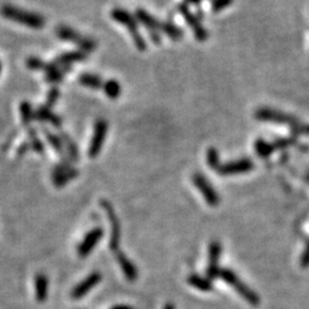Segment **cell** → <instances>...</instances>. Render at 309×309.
<instances>
[{
	"instance_id": "6",
	"label": "cell",
	"mask_w": 309,
	"mask_h": 309,
	"mask_svg": "<svg viewBox=\"0 0 309 309\" xmlns=\"http://www.w3.org/2000/svg\"><path fill=\"white\" fill-rule=\"evenodd\" d=\"M109 130V124L104 118L96 119L94 124V131L93 135H92V140L90 146H88L87 154L91 158H95L100 155L102 150V147L106 141V136Z\"/></svg>"
},
{
	"instance_id": "30",
	"label": "cell",
	"mask_w": 309,
	"mask_h": 309,
	"mask_svg": "<svg viewBox=\"0 0 309 309\" xmlns=\"http://www.w3.org/2000/svg\"><path fill=\"white\" fill-rule=\"evenodd\" d=\"M254 148L256 154H258L261 158H267L269 157L271 154H274V147H272L271 142H268L263 139H258L254 143Z\"/></svg>"
},
{
	"instance_id": "40",
	"label": "cell",
	"mask_w": 309,
	"mask_h": 309,
	"mask_svg": "<svg viewBox=\"0 0 309 309\" xmlns=\"http://www.w3.org/2000/svg\"><path fill=\"white\" fill-rule=\"evenodd\" d=\"M164 309H175V307H174V304H173V303L167 302V303L165 304V307H164Z\"/></svg>"
},
{
	"instance_id": "15",
	"label": "cell",
	"mask_w": 309,
	"mask_h": 309,
	"mask_svg": "<svg viewBox=\"0 0 309 309\" xmlns=\"http://www.w3.org/2000/svg\"><path fill=\"white\" fill-rule=\"evenodd\" d=\"M103 237V228L96 227L92 229L87 235L84 237L83 242L79 244L77 247V253L80 258H85L93 251V248L98 245L100 240Z\"/></svg>"
},
{
	"instance_id": "3",
	"label": "cell",
	"mask_w": 309,
	"mask_h": 309,
	"mask_svg": "<svg viewBox=\"0 0 309 309\" xmlns=\"http://www.w3.org/2000/svg\"><path fill=\"white\" fill-rule=\"evenodd\" d=\"M219 278H221L223 282L229 284L234 290L238 292V294L242 296L243 299H245L252 306H258L260 303V298L259 295L256 294V292L248 287L246 284L238 277V275L235 274L231 269L223 268V269L220 270Z\"/></svg>"
},
{
	"instance_id": "4",
	"label": "cell",
	"mask_w": 309,
	"mask_h": 309,
	"mask_svg": "<svg viewBox=\"0 0 309 309\" xmlns=\"http://www.w3.org/2000/svg\"><path fill=\"white\" fill-rule=\"evenodd\" d=\"M55 34L60 40L75 44L76 46L80 48V51L85 52L87 54L91 53V52H94L96 47H98V43L93 38L86 37V36L79 34L78 31H76L70 27L59 26L56 28Z\"/></svg>"
},
{
	"instance_id": "23",
	"label": "cell",
	"mask_w": 309,
	"mask_h": 309,
	"mask_svg": "<svg viewBox=\"0 0 309 309\" xmlns=\"http://www.w3.org/2000/svg\"><path fill=\"white\" fill-rule=\"evenodd\" d=\"M78 82L80 83V85L91 88V90H101L104 84L103 79L99 75L88 74V72L79 75Z\"/></svg>"
},
{
	"instance_id": "35",
	"label": "cell",
	"mask_w": 309,
	"mask_h": 309,
	"mask_svg": "<svg viewBox=\"0 0 309 309\" xmlns=\"http://www.w3.org/2000/svg\"><path fill=\"white\" fill-rule=\"evenodd\" d=\"M292 132L299 135H309V124L299 122L295 126L292 127Z\"/></svg>"
},
{
	"instance_id": "16",
	"label": "cell",
	"mask_w": 309,
	"mask_h": 309,
	"mask_svg": "<svg viewBox=\"0 0 309 309\" xmlns=\"http://www.w3.org/2000/svg\"><path fill=\"white\" fill-rule=\"evenodd\" d=\"M35 120L39 123H50L56 128H60L62 126V118L54 114L51 108H48L45 104L39 106L37 109L35 110Z\"/></svg>"
},
{
	"instance_id": "36",
	"label": "cell",
	"mask_w": 309,
	"mask_h": 309,
	"mask_svg": "<svg viewBox=\"0 0 309 309\" xmlns=\"http://www.w3.org/2000/svg\"><path fill=\"white\" fill-rule=\"evenodd\" d=\"M300 264H301L302 268H306L309 266V242L306 247H304L301 258H300Z\"/></svg>"
},
{
	"instance_id": "7",
	"label": "cell",
	"mask_w": 309,
	"mask_h": 309,
	"mask_svg": "<svg viewBox=\"0 0 309 309\" xmlns=\"http://www.w3.org/2000/svg\"><path fill=\"white\" fill-rule=\"evenodd\" d=\"M135 19L146 28L150 36L151 42L155 45H159L162 43V36H160L162 34L160 32V22L162 21H158L157 19H155L154 16L150 15L147 11L142 10V8H138L135 11Z\"/></svg>"
},
{
	"instance_id": "29",
	"label": "cell",
	"mask_w": 309,
	"mask_h": 309,
	"mask_svg": "<svg viewBox=\"0 0 309 309\" xmlns=\"http://www.w3.org/2000/svg\"><path fill=\"white\" fill-rule=\"evenodd\" d=\"M28 138H29V143L32 151L37 152V154H43V152L45 151V147H44L42 140L39 139L36 128H28Z\"/></svg>"
},
{
	"instance_id": "41",
	"label": "cell",
	"mask_w": 309,
	"mask_h": 309,
	"mask_svg": "<svg viewBox=\"0 0 309 309\" xmlns=\"http://www.w3.org/2000/svg\"><path fill=\"white\" fill-rule=\"evenodd\" d=\"M306 179H307V181L309 182V171H307V173H306Z\"/></svg>"
},
{
	"instance_id": "12",
	"label": "cell",
	"mask_w": 309,
	"mask_h": 309,
	"mask_svg": "<svg viewBox=\"0 0 309 309\" xmlns=\"http://www.w3.org/2000/svg\"><path fill=\"white\" fill-rule=\"evenodd\" d=\"M254 168V164L251 159L242 158L238 160H232V162L221 164L216 172L220 175H234L247 173Z\"/></svg>"
},
{
	"instance_id": "10",
	"label": "cell",
	"mask_w": 309,
	"mask_h": 309,
	"mask_svg": "<svg viewBox=\"0 0 309 309\" xmlns=\"http://www.w3.org/2000/svg\"><path fill=\"white\" fill-rule=\"evenodd\" d=\"M192 182H194L195 187L200 191V194L205 199L207 205L212 207L218 206L220 204V196L216 190L212 187L211 182L205 178V175L202 173H195L192 175Z\"/></svg>"
},
{
	"instance_id": "11",
	"label": "cell",
	"mask_w": 309,
	"mask_h": 309,
	"mask_svg": "<svg viewBox=\"0 0 309 309\" xmlns=\"http://www.w3.org/2000/svg\"><path fill=\"white\" fill-rule=\"evenodd\" d=\"M101 206L106 212V214L111 222V236H110V243L109 247L112 252H117L119 250V243H120V223L119 219L116 212L112 207L111 203L108 200H101Z\"/></svg>"
},
{
	"instance_id": "17",
	"label": "cell",
	"mask_w": 309,
	"mask_h": 309,
	"mask_svg": "<svg viewBox=\"0 0 309 309\" xmlns=\"http://www.w3.org/2000/svg\"><path fill=\"white\" fill-rule=\"evenodd\" d=\"M116 259H117L119 266L122 268L123 274L125 275V278L128 282H135L138 279L139 271L136 266H134V263L119 250L116 252Z\"/></svg>"
},
{
	"instance_id": "42",
	"label": "cell",
	"mask_w": 309,
	"mask_h": 309,
	"mask_svg": "<svg viewBox=\"0 0 309 309\" xmlns=\"http://www.w3.org/2000/svg\"><path fill=\"white\" fill-rule=\"evenodd\" d=\"M2 69H3V67H2V62H0V74H2Z\"/></svg>"
},
{
	"instance_id": "28",
	"label": "cell",
	"mask_w": 309,
	"mask_h": 309,
	"mask_svg": "<svg viewBox=\"0 0 309 309\" xmlns=\"http://www.w3.org/2000/svg\"><path fill=\"white\" fill-rule=\"evenodd\" d=\"M102 90L104 92V94L111 100L118 99L120 94H122V86H120L118 80L115 79H109L107 80V82H104Z\"/></svg>"
},
{
	"instance_id": "37",
	"label": "cell",
	"mask_w": 309,
	"mask_h": 309,
	"mask_svg": "<svg viewBox=\"0 0 309 309\" xmlns=\"http://www.w3.org/2000/svg\"><path fill=\"white\" fill-rule=\"evenodd\" d=\"M29 150H31V147H30V143H29V141H26V142H23L21 146L19 147V149H18V156L19 157H22L23 155H26L28 151Z\"/></svg>"
},
{
	"instance_id": "19",
	"label": "cell",
	"mask_w": 309,
	"mask_h": 309,
	"mask_svg": "<svg viewBox=\"0 0 309 309\" xmlns=\"http://www.w3.org/2000/svg\"><path fill=\"white\" fill-rule=\"evenodd\" d=\"M60 136H61L63 146H64V150H66V156L67 158L69 160L70 163H76L78 162L79 159V152H78V148L77 144L75 143L74 139L71 138V136L66 133V132H60Z\"/></svg>"
},
{
	"instance_id": "39",
	"label": "cell",
	"mask_w": 309,
	"mask_h": 309,
	"mask_svg": "<svg viewBox=\"0 0 309 309\" xmlns=\"http://www.w3.org/2000/svg\"><path fill=\"white\" fill-rule=\"evenodd\" d=\"M202 0H184V4H190V5H197Z\"/></svg>"
},
{
	"instance_id": "18",
	"label": "cell",
	"mask_w": 309,
	"mask_h": 309,
	"mask_svg": "<svg viewBox=\"0 0 309 309\" xmlns=\"http://www.w3.org/2000/svg\"><path fill=\"white\" fill-rule=\"evenodd\" d=\"M87 60V53L83 51H71V52H66V53L60 54L58 58L54 60V63L59 67H66V66H71L74 63L77 62H83Z\"/></svg>"
},
{
	"instance_id": "24",
	"label": "cell",
	"mask_w": 309,
	"mask_h": 309,
	"mask_svg": "<svg viewBox=\"0 0 309 309\" xmlns=\"http://www.w3.org/2000/svg\"><path fill=\"white\" fill-rule=\"evenodd\" d=\"M43 134L45 135L48 144H50L61 157H66V150H64V146L60 134L53 133V132H51L48 128H43Z\"/></svg>"
},
{
	"instance_id": "20",
	"label": "cell",
	"mask_w": 309,
	"mask_h": 309,
	"mask_svg": "<svg viewBox=\"0 0 309 309\" xmlns=\"http://www.w3.org/2000/svg\"><path fill=\"white\" fill-rule=\"evenodd\" d=\"M36 299L38 302H45L48 295V278L46 275L38 274L35 279Z\"/></svg>"
},
{
	"instance_id": "25",
	"label": "cell",
	"mask_w": 309,
	"mask_h": 309,
	"mask_svg": "<svg viewBox=\"0 0 309 309\" xmlns=\"http://www.w3.org/2000/svg\"><path fill=\"white\" fill-rule=\"evenodd\" d=\"M160 32H163L164 35H166L168 38L173 42H179L183 37V30L180 29L178 26H175L174 23L163 21L160 22Z\"/></svg>"
},
{
	"instance_id": "38",
	"label": "cell",
	"mask_w": 309,
	"mask_h": 309,
	"mask_svg": "<svg viewBox=\"0 0 309 309\" xmlns=\"http://www.w3.org/2000/svg\"><path fill=\"white\" fill-rule=\"evenodd\" d=\"M111 309H134L130 306H126V304H117V306L112 307Z\"/></svg>"
},
{
	"instance_id": "34",
	"label": "cell",
	"mask_w": 309,
	"mask_h": 309,
	"mask_svg": "<svg viewBox=\"0 0 309 309\" xmlns=\"http://www.w3.org/2000/svg\"><path fill=\"white\" fill-rule=\"evenodd\" d=\"M234 0H212V10L215 13L223 11L224 8L229 7Z\"/></svg>"
},
{
	"instance_id": "8",
	"label": "cell",
	"mask_w": 309,
	"mask_h": 309,
	"mask_svg": "<svg viewBox=\"0 0 309 309\" xmlns=\"http://www.w3.org/2000/svg\"><path fill=\"white\" fill-rule=\"evenodd\" d=\"M178 12L183 16L184 21L187 22L188 26L191 28L192 32H194L195 38L200 43L205 42V40L208 38V32L206 31L205 28H204L202 22H200V20L197 18V15H195L189 10V7H188L187 4H184V3L179 4Z\"/></svg>"
},
{
	"instance_id": "1",
	"label": "cell",
	"mask_w": 309,
	"mask_h": 309,
	"mask_svg": "<svg viewBox=\"0 0 309 309\" xmlns=\"http://www.w3.org/2000/svg\"><path fill=\"white\" fill-rule=\"evenodd\" d=\"M0 14L3 18L10 20L12 22L19 23L21 26L31 28V29H42L46 24L45 18L40 14L22 10V8L10 5V4H5L0 7Z\"/></svg>"
},
{
	"instance_id": "22",
	"label": "cell",
	"mask_w": 309,
	"mask_h": 309,
	"mask_svg": "<svg viewBox=\"0 0 309 309\" xmlns=\"http://www.w3.org/2000/svg\"><path fill=\"white\" fill-rule=\"evenodd\" d=\"M187 282L189 285L197 288L199 291L203 292L213 291V283H212V280L210 278L203 277V276H199L197 274H191L188 276Z\"/></svg>"
},
{
	"instance_id": "33",
	"label": "cell",
	"mask_w": 309,
	"mask_h": 309,
	"mask_svg": "<svg viewBox=\"0 0 309 309\" xmlns=\"http://www.w3.org/2000/svg\"><path fill=\"white\" fill-rule=\"evenodd\" d=\"M59 98H60V90H59V87L53 86L50 91H48L45 106H47L48 108H53L55 106V103L58 102Z\"/></svg>"
},
{
	"instance_id": "26",
	"label": "cell",
	"mask_w": 309,
	"mask_h": 309,
	"mask_svg": "<svg viewBox=\"0 0 309 309\" xmlns=\"http://www.w3.org/2000/svg\"><path fill=\"white\" fill-rule=\"evenodd\" d=\"M70 71H72L71 66L58 67L56 69L47 72L45 75V82L48 84H52V85H56V84L61 83L64 77H66V75L69 74Z\"/></svg>"
},
{
	"instance_id": "21",
	"label": "cell",
	"mask_w": 309,
	"mask_h": 309,
	"mask_svg": "<svg viewBox=\"0 0 309 309\" xmlns=\"http://www.w3.org/2000/svg\"><path fill=\"white\" fill-rule=\"evenodd\" d=\"M26 64L30 70L45 71V74L56 69V68L59 67V66H56L54 62L43 61L42 59L37 58V56H30V58H28L27 61H26Z\"/></svg>"
},
{
	"instance_id": "9",
	"label": "cell",
	"mask_w": 309,
	"mask_h": 309,
	"mask_svg": "<svg viewBox=\"0 0 309 309\" xmlns=\"http://www.w3.org/2000/svg\"><path fill=\"white\" fill-rule=\"evenodd\" d=\"M71 164L68 159H64L62 163L56 165L54 171L52 172V181L56 188H62L69 183L72 180H75L79 175V172L71 166Z\"/></svg>"
},
{
	"instance_id": "5",
	"label": "cell",
	"mask_w": 309,
	"mask_h": 309,
	"mask_svg": "<svg viewBox=\"0 0 309 309\" xmlns=\"http://www.w3.org/2000/svg\"><path fill=\"white\" fill-rule=\"evenodd\" d=\"M254 117L260 120V122L264 123H271V124H278V125H287L293 127L299 123V120L294 118L293 116L287 115L286 112L271 109V108H259L255 111Z\"/></svg>"
},
{
	"instance_id": "31",
	"label": "cell",
	"mask_w": 309,
	"mask_h": 309,
	"mask_svg": "<svg viewBox=\"0 0 309 309\" xmlns=\"http://www.w3.org/2000/svg\"><path fill=\"white\" fill-rule=\"evenodd\" d=\"M206 163L207 165L210 166L212 170H218L221 165V163H220V155L219 151L215 149V148H208L206 151Z\"/></svg>"
},
{
	"instance_id": "32",
	"label": "cell",
	"mask_w": 309,
	"mask_h": 309,
	"mask_svg": "<svg viewBox=\"0 0 309 309\" xmlns=\"http://www.w3.org/2000/svg\"><path fill=\"white\" fill-rule=\"evenodd\" d=\"M272 147H274V150H283L286 149L287 147L292 146V144L295 143V138H282L277 139L276 141L271 142Z\"/></svg>"
},
{
	"instance_id": "27",
	"label": "cell",
	"mask_w": 309,
	"mask_h": 309,
	"mask_svg": "<svg viewBox=\"0 0 309 309\" xmlns=\"http://www.w3.org/2000/svg\"><path fill=\"white\" fill-rule=\"evenodd\" d=\"M20 116H21L22 125L29 128L31 123L35 120V110L32 109V106L29 101H22L20 104Z\"/></svg>"
},
{
	"instance_id": "14",
	"label": "cell",
	"mask_w": 309,
	"mask_h": 309,
	"mask_svg": "<svg viewBox=\"0 0 309 309\" xmlns=\"http://www.w3.org/2000/svg\"><path fill=\"white\" fill-rule=\"evenodd\" d=\"M102 280V274L99 271H94L87 276V277L78 283L71 291V298L79 300L85 296L88 292L93 290L98 284Z\"/></svg>"
},
{
	"instance_id": "13",
	"label": "cell",
	"mask_w": 309,
	"mask_h": 309,
	"mask_svg": "<svg viewBox=\"0 0 309 309\" xmlns=\"http://www.w3.org/2000/svg\"><path fill=\"white\" fill-rule=\"evenodd\" d=\"M221 244L218 240H213L211 242L210 246H208V263H207V269L206 275L207 277L211 280L216 277H219L220 274V256H221Z\"/></svg>"
},
{
	"instance_id": "2",
	"label": "cell",
	"mask_w": 309,
	"mask_h": 309,
	"mask_svg": "<svg viewBox=\"0 0 309 309\" xmlns=\"http://www.w3.org/2000/svg\"><path fill=\"white\" fill-rule=\"evenodd\" d=\"M110 15L114 21L127 28L132 39H133L134 45L139 51L144 52L147 50V42L146 39L143 38L141 32H140L138 20H136L130 12L124 10V8H114V10L111 11Z\"/></svg>"
}]
</instances>
